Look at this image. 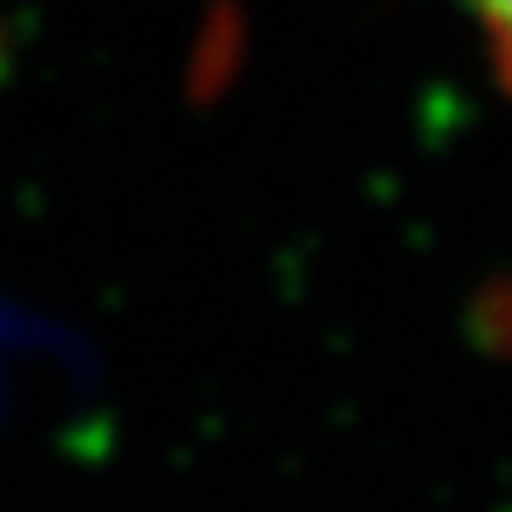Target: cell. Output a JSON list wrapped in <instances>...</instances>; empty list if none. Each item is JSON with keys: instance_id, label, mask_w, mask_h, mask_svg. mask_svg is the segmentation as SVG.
I'll list each match as a JSON object with an SVG mask.
<instances>
[{"instance_id": "1", "label": "cell", "mask_w": 512, "mask_h": 512, "mask_svg": "<svg viewBox=\"0 0 512 512\" xmlns=\"http://www.w3.org/2000/svg\"><path fill=\"white\" fill-rule=\"evenodd\" d=\"M503 91H512V0H465Z\"/></svg>"}]
</instances>
